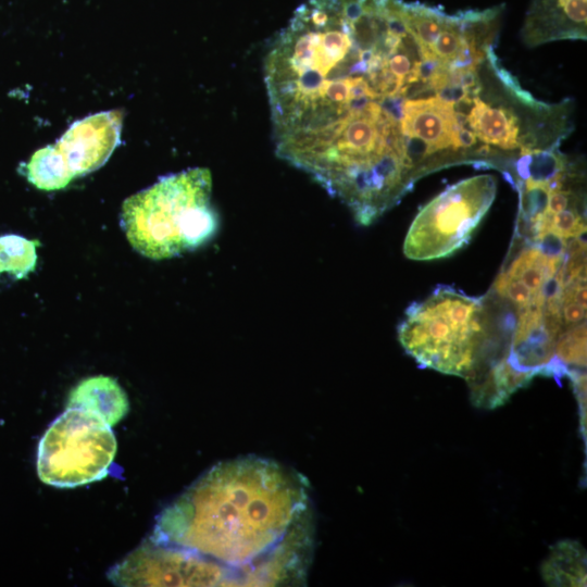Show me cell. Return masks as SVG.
<instances>
[{
	"label": "cell",
	"instance_id": "cell-12",
	"mask_svg": "<svg viewBox=\"0 0 587 587\" xmlns=\"http://www.w3.org/2000/svg\"><path fill=\"white\" fill-rule=\"evenodd\" d=\"M540 574L548 586H586V550L575 540H561L551 547Z\"/></svg>",
	"mask_w": 587,
	"mask_h": 587
},
{
	"label": "cell",
	"instance_id": "cell-17",
	"mask_svg": "<svg viewBox=\"0 0 587 587\" xmlns=\"http://www.w3.org/2000/svg\"><path fill=\"white\" fill-rule=\"evenodd\" d=\"M461 24V13L449 15L432 47V52L445 64L452 61L461 50L463 43Z\"/></svg>",
	"mask_w": 587,
	"mask_h": 587
},
{
	"label": "cell",
	"instance_id": "cell-3",
	"mask_svg": "<svg viewBox=\"0 0 587 587\" xmlns=\"http://www.w3.org/2000/svg\"><path fill=\"white\" fill-rule=\"evenodd\" d=\"M488 330L482 298L441 285L407 309L398 337L421 366L470 380L485 360Z\"/></svg>",
	"mask_w": 587,
	"mask_h": 587
},
{
	"label": "cell",
	"instance_id": "cell-1",
	"mask_svg": "<svg viewBox=\"0 0 587 587\" xmlns=\"http://www.w3.org/2000/svg\"><path fill=\"white\" fill-rule=\"evenodd\" d=\"M150 540L199 560L210 586L301 584L314 542L308 486L272 460L221 462L160 513Z\"/></svg>",
	"mask_w": 587,
	"mask_h": 587
},
{
	"label": "cell",
	"instance_id": "cell-19",
	"mask_svg": "<svg viewBox=\"0 0 587 587\" xmlns=\"http://www.w3.org/2000/svg\"><path fill=\"white\" fill-rule=\"evenodd\" d=\"M495 290L498 295L514 303L519 310L534 303V294L521 280L508 278L502 273L496 279Z\"/></svg>",
	"mask_w": 587,
	"mask_h": 587
},
{
	"label": "cell",
	"instance_id": "cell-2",
	"mask_svg": "<svg viewBox=\"0 0 587 587\" xmlns=\"http://www.w3.org/2000/svg\"><path fill=\"white\" fill-rule=\"evenodd\" d=\"M212 177L196 167L161 178L123 203L121 224L140 254L164 260L209 241L218 226Z\"/></svg>",
	"mask_w": 587,
	"mask_h": 587
},
{
	"label": "cell",
	"instance_id": "cell-4",
	"mask_svg": "<svg viewBox=\"0 0 587 587\" xmlns=\"http://www.w3.org/2000/svg\"><path fill=\"white\" fill-rule=\"evenodd\" d=\"M116 449L110 425L88 411L67 408L39 440L38 477L58 488H74L103 479Z\"/></svg>",
	"mask_w": 587,
	"mask_h": 587
},
{
	"label": "cell",
	"instance_id": "cell-14",
	"mask_svg": "<svg viewBox=\"0 0 587 587\" xmlns=\"http://www.w3.org/2000/svg\"><path fill=\"white\" fill-rule=\"evenodd\" d=\"M36 240L9 234L0 236V274L9 273L24 278L35 270L37 263Z\"/></svg>",
	"mask_w": 587,
	"mask_h": 587
},
{
	"label": "cell",
	"instance_id": "cell-22",
	"mask_svg": "<svg viewBox=\"0 0 587 587\" xmlns=\"http://www.w3.org/2000/svg\"><path fill=\"white\" fill-rule=\"evenodd\" d=\"M475 134L465 126L460 127L455 134V141L459 148H470L477 141Z\"/></svg>",
	"mask_w": 587,
	"mask_h": 587
},
{
	"label": "cell",
	"instance_id": "cell-10",
	"mask_svg": "<svg viewBox=\"0 0 587 587\" xmlns=\"http://www.w3.org/2000/svg\"><path fill=\"white\" fill-rule=\"evenodd\" d=\"M67 408L88 411L108 425L117 424L128 412L127 396L112 377L98 375L76 385L68 395Z\"/></svg>",
	"mask_w": 587,
	"mask_h": 587
},
{
	"label": "cell",
	"instance_id": "cell-8",
	"mask_svg": "<svg viewBox=\"0 0 587 587\" xmlns=\"http://www.w3.org/2000/svg\"><path fill=\"white\" fill-rule=\"evenodd\" d=\"M465 123L466 116L454 104L433 96L407 98L400 128L404 137L419 139L429 155L448 148L458 150L455 134Z\"/></svg>",
	"mask_w": 587,
	"mask_h": 587
},
{
	"label": "cell",
	"instance_id": "cell-7",
	"mask_svg": "<svg viewBox=\"0 0 587 587\" xmlns=\"http://www.w3.org/2000/svg\"><path fill=\"white\" fill-rule=\"evenodd\" d=\"M520 311L502 360L524 384L534 375L566 373L555 357V342L563 332L562 317L548 314L535 304Z\"/></svg>",
	"mask_w": 587,
	"mask_h": 587
},
{
	"label": "cell",
	"instance_id": "cell-11",
	"mask_svg": "<svg viewBox=\"0 0 587 587\" xmlns=\"http://www.w3.org/2000/svg\"><path fill=\"white\" fill-rule=\"evenodd\" d=\"M473 107L466 123L479 140L504 150L520 147V123L516 115L504 108L491 107L479 97H473Z\"/></svg>",
	"mask_w": 587,
	"mask_h": 587
},
{
	"label": "cell",
	"instance_id": "cell-15",
	"mask_svg": "<svg viewBox=\"0 0 587 587\" xmlns=\"http://www.w3.org/2000/svg\"><path fill=\"white\" fill-rule=\"evenodd\" d=\"M405 14L409 29L419 43V47L432 51V47L442 30L449 15L421 3L407 2Z\"/></svg>",
	"mask_w": 587,
	"mask_h": 587
},
{
	"label": "cell",
	"instance_id": "cell-9",
	"mask_svg": "<svg viewBox=\"0 0 587 587\" xmlns=\"http://www.w3.org/2000/svg\"><path fill=\"white\" fill-rule=\"evenodd\" d=\"M586 12V0H534L523 27L524 38L529 45L585 38Z\"/></svg>",
	"mask_w": 587,
	"mask_h": 587
},
{
	"label": "cell",
	"instance_id": "cell-21",
	"mask_svg": "<svg viewBox=\"0 0 587 587\" xmlns=\"http://www.w3.org/2000/svg\"><path fill=\"white\" fill-rule=\"evenodd\" d=\"M572 195L573 193L570 190L560 189L551 191L547 200L546 216H552L563 210H566Z\"/></svg>",
	"mask_w": 587,
	"mask_h": 587
},
{
	"label": "cell",
	"instance_id": "cell-18",
	"mask_svg": "<svg viewBox=\"0 0 587 587\" xmlns=\"http://www.w3.org/2000/svg\"><path fill=\"white\" fill-rule=\"evenodd\" d=\"M547 226L564 239L580 237L586 232L583 216L576 210H563L547 216Z\"/></svg>",
	"mask_w": 587,
	"mask_h": 587
},
{
	"label": "cell",
	"instance_id": "cell-20",
	"mask_svg": "<svg viewBox=\"0 0 587 587\" xmlns=\"http://www.w3.org/2000/svg\"><path fill=\"white\" fill-rule=\"evenodd\" d=\"M561 317L565 327L576 325L585 320L586 308L573 300H564L561 305Z\"/></svg>",
	"mask_w": 587,
	"mask_h": 587
},
{
	"label": "cell",
	"instance_id": "cell-13",
	"mask_svg": "<svg viewBox=\"0 0 587 587\" xmlns=\"http://www.w3.org/2000/svg\"><path fill=\"white\" fill-rule=\"evenodd\" d=\"M564 260H551L533 245L524 248L510 267L501 273L508 278L521 280L535 296L544 284L558 272Z\"/></svg>",
	"mask_w": 587,
	"mask_h": 587
},
{
	"label": "cell",
	"instance_id": "cell-6",
	"mask_svg": "<svg viewBox=\"0 0 587 587\" xmlns=\"http://www.w3.org/2000/svg\"><path fill=\"white\" fill-rule=\"evenodd\" d=\"M117 118L97 114L73 125L54 146L37 151L26 164L27 179L42 190L64 188L74 177L100 167L118 140Z\"/></svg>",
	"mask_w": 587,
	"mask_h": 587
},
{
	"label": "cell",
	"instance_id": "cell-5",
	"mask_svg": "<svg viewBox=\"0 0 587 587\" xmlns=\"http://www.w3.org/2000/svg\"><path fill=\"white\" fill-rule=\"evenodd\" d=\"M496 191L497 180L490 174L447 187L414 217L403 243L405 257L429 261L462 249L491 207Z\"/></svg>",
	"mask_w": 587,
	"mask_h": 587
},
{
	"label": "cell",
	"instance_id": "cell-16",
	"mask_svg": "<svg viewBox=\"0 0 587 587\" xmlns=\"http://www.w3.org/2000/svg\"><path fill=\"white\" fill-rule=\"evenodd\" d=\"M555 357L565 366L586 365V323H578L562 332L555 342Z\"/></svg>",
	"mask_w": 587,
	"mask_h": 587
}]
</instances>
